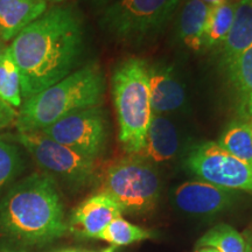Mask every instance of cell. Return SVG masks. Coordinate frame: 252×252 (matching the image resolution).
<instances>
[{
  "mask_svg": "<svg viewBox=\"0 0 252 252\" xmlns=\"http://www.w3.org/2000/svg\"><path fill=\"white\" fill-rule=\"evenodd\" d=\"M68 229L58 186L46 173L17 182L0 202V235L19 247H41Z\"/></svg>",
  "mask_w": 252,
  "mask_h": 252,
  "instance_id": "7a4b0ae2",
  "label": "cell"
},
{
  "mask_svg": "<svg viewBox=\"0 0 252 252\" xmlns=\"http://www.w3.org/2000/svg\"><path fill=\"white\" fill-rule=\"evenodd\" d=\"M6 48H7V46L5 45L4 41H2L1 39H0V59H1V56L4 55V53H5Z\"/></svg>",
  "mask_w": 252,
  "mask_h": 252,
  "instance_id": "83f0119b",
  "label": "cell"
},
{
  "mask_svg": "<svg viewBox=\"0 0 252 252\" xmlns=\"http://www.w3.org/2000/svg\"><path fill=\"white\" fill-rule=\"evenodd\" d=\"M237 200L236 190L209 182L188 181L174 191V202L182 212L193 215H212L231 207Z\"/></svg>",
  "mask_w": 252,
  "mask_h": 252,
  "instance_id": "30bf717a",
  "label": "cell"
},
{
  "mask_svg": "<svg viewBox=\"0 0 252 252\" xmlns=\"http://www.w3.org/2000/svg\"><path fill=\"white\" fill-rule=\"evenodd\" d=\"M102 252H113V248H108L105 250H103Z\"/></svg>",
  "mask_w": 252,
  "mask_h": 252,
  "instance_id": "1f68e13d",
  "label": "cell"
},
{
  "mask_svg": "<svg viewBox=\"0 0 252 252\" xmlns=\"http://www.w3.org/2000/svg\"><path fill=\"white\" fill-rule=\"evenodd\" d=\"M47 2H53V4H59V2L63 1V0H46Z\"/></svg>",
  "mask_w": 252,
  "mask_h": 252,
  "instance_id": "f546056e",
  "label": "cell"
},
{
  "mask_svg": "<svg viewBox=\"0 0 252 252\" xmlns=\"http://www.w3.org/2000/svg\"><path fill=\"white\" fill-rule=\"evenodd\" d=\"M46 0H0V39L15 36L48 9Z\"/></svg>",
  "mask_w": 252,
  "mask_h": 252,
  "instance_id": "5bb4252c",
  "label": "cell"
},
{
  "mask_svg": "<svg viewBox=\"0 0 252 252\" xmlns=\"http://www.w3.org/2000/svg\"><path fill=\"white\" fill-rule=\"evenodd\" d=\"M89 1L96 7H106V6L112 4L115 0H89Z\"/></svg>",
  "mask_w": 252,
  "mask_h": 252,
  "instance_id": "d4e9b609",
  "label": "cell"
},
{
  "mask_svg": "<svg viewBox=\"0 0 252 252\" xmlns=\"http://www.w3.org/2000/svg\"><path fill=\"white\" fill-rule=\"evenodd\" d=\"M180 146V133L173 121L163 115L152 113L144 147L135 156L150 162H165L178 154Z\"/></svg>",
  "mask_w": 252,
  "mask_h": 252,
  "instance_id": "4fadbf2b",
  "label": "cell"
},
{
  "mask_svg": "<svg viewBox=\"0 0 252 252\" xmlns=\"http://www.w3.org/2000/svg\"><path fill=\"white\" fill-rule=\"evenodd\" d=\"M59 252H81V251L72 250V249H67V250H62V251H59Z\"/></svg>",
  "mask_w": 252,
  "mask_h": 252,
  "instance_id": "4dcf8cb0",
  "label": "cell"
},
{
  "mask_svg": "<svg viewBox=\"0 0 252 252\" xmlns=\"http://www.w3.org/2000/svg\"><path fill=\"white\" fill-rule=\"evenodd\" d=\"M197 247H212L220 252H245L247 239L231 225L219 224L198 239Z\"/></svg>",
  "mask_w": 252,
  "mask_h": 252,
  "instance_id": "44dd1931",
  "label": "cell"
},
{
  "mask_svg": "<svg viewBox=\"0 0 252 252\" xmlns=\"http://www.w3.org/2000/svg\"><path fill=\"white\" fill-rule=\"evenodd\" d=\"M160 187L152 162L127 154L106 167L100 193L113 198L123 212L144 213L156 206Z\"/></svg>",
  "mask_w": 252,
  "mask_h": 252,
  "instance_id": "8992f818",
  "label": "cell"
},
{
  "mask_svg": "<svg viewBox=\"0 0 252 252\" xmlns=\"http://www.w3.org/2000/svg\"><path fill=\"white\" fill-rule=\"evenodd\" d=\"M0 99L17 109H20L24 102L20 72L9 47L0 59Z\"/></svg>",
  "mask_w": 252,
  "mask_h": 252,
  "instance_id": "ffe728a7",
  "label": "cell"
},
{
  "mask_svg": "<svg viewBox=\"0 0 252 252\" xmlns=\"http://www.w3.org/2000/svg\"><path fill=\"white\" fill-rule=\"evenodd\" d=\"M104 91L102 69L97 63H89L24 100L14 126L18 132L42 131L70 113L98 106Z\"/></svg>",
  "mask_w": 252,
  "mask_h": 252,
  "instance_id": "3957f363",
  "label": "cell"
},
{
  "mask_svg": "<svg viewBox=\"0 0 252 252\" xmlns=\"http://www.w3.org/2000/svg\"><path fill=\"white\" fill-rule=\"evenodd\" d=\"M226 152L252 166V132L250 123L235 122L226 128L219 141Z\"/></svg>",
  "mask_w": 252,
  "mask_h": 252,
  "instance_id": "d6986e66",
  "label": "cell"
},
{
  "mask_svg": "<svg viewBox=\"0 0 252 252\" xmlns=\"http://www.w3.org/2000/svg\"><path fill=\"white\" fill-rule=\"evenodd\" d=\"M151 237V232L140 226H137L132 223L117 217L112 220L110 224L98 235L99 239L108 242L115 247H123V245H130L137 242H141L144 239Z\"/></svg>",
  "mask_w": 252,
  "mask_h": 252,
  "instance_id": "7402d4cb",
  "label": "cell"
},
{
  "mask_svg": "<svg viewBox=\"0 0 252 252\" xmlns=\"http://www.w3.org/2000/svg\"><path fill=\"white\" fill-rule=\"evenodd\" d=\"M201 1L209 6V7H213V6L223 4V2L226 1V0H201Z\"/></svg>",
  "mask_w": 252,
  "mask_h": 252,
  "instance_id": "484cf974",
  "label": "cell"
},
{
  "mask_svg": "<svg viewBox=\"0 0 252 252\" xmlns=\"http://www.w3.org/2000/svg\"><path fill=\"white\" fill-rule=\"evenodd\" d=\"M250 126H251V132H252V119H251V122H250Z\"/></svg>",
  "mask_w": 252,
  "mask_h": 252,
  "instance_id": "d6a6232c",
  "label": "cell"
},
{
  "mask_svg": "<svg viewBox=\"0 0 252 252\" xmlns=\"http://www.w3.org/2000/svg\"><path fill=\"white\" fill-rule=\"evenodd\" d=\"M40 132L75 152L96 160L108 140L109 122L104 110L91 106L70 113Z\"/></svg>",
  "mask_w": 252,
  "mask_h": 252,
  "instance_id": "9c48e42d",
  "label": "cell"
},
{
  "mask_svg": "<svg viewBox=\"0 0 252 252\" xmlns=\"http://www.w3.org/2000/svg\"><path fill=\"white\" fill-rule=\"evenodd\" d=\"M245 239H247V250H245V252H252V237Z\"/></svg>",
  "mask_w": 252,
  "mask_h": 252,
  "instance_id": "f1b7e54d",
  "label": "cell"
},
{
  "mask_svg": "<svg viewBox=\"0 0 252 252\" xmlns=\"http://www.w3.org/2000/svg\"><path fill=\"white\" fill-rule=\"evenodd\" d=\"M122 208L109 195L94 194L84 200L70 217L69 228L84 237L97 238L113 220L122 216Z\"/></svg>",
  "mask_w": 252,
  "mask_h": 252,
  "instance_id": "8fae6325",
  "label": "cell"
},
{
  "mask_svg": "<svg viewBox=\"0 0 252 252\" xmlns=\"http://www.w3.org/2000/svg\"><path fill=\"white\" fill-rule=\"evenodd\" d=\"M24 169V160L14 144L0 138V190L11 184Z\"/></svg>",
  "mask_w": 252,
  "mask_h": 252,
  "instance_id": "603a6c76",
  "label": "cell"
},
{
  "mask_svg": "<svg viewBox=\"0 0 252 252\" xmlns=\"http://www.w3.org/2000/svg\"><path fill=\"white\" fill-rule=\"evenodd\" d=\"M185 165L200 180L231 190L252 193V166L231 156L215 141L194 146Z\"/></svg>",
  "mask_w": 252,
  "mask_h": 252,
  "instance_id": "ba28073f",
  "label": "cell"
},
{
  "mask_svg": "<svg viewBox=\"0 0 252 252\" xmlns=\"http://www.w3.org/2000/svg\"><path fill=\"white\" fill-rule=\"evenodd\" d=\"M180 0H115L104 9L100 26L126 45L138 46L169 23Z\"/></svg>",
  "mask_w": 252,
  "mask_h": 252,
  "instance_id": "5b68a950",
  "label": "cell"
},
{
  "mask_svg": "<svg viewBox=\"0 0 252 252\" xmlns=\"http://www.w3.org/2000/svg\"><path fill=\"white\" fill-rule=\"evenodd\" d=\"M17 108L12 106L11 104L0 99V131L7 128L8 126L15 125L18 118Z\"/></svg>",
  "mask_w": 252,
  "mask_h": 252,
  "instance_id": "cb8c5ba5",
  "label": "cell"
},
{
  "mask_svg": "<svg viewBox=\"0 0 252 252\" xmlns=\"http://www.w3.org/2000/svg\"><path fill=\"white\" fill-rule=\"evenodd\" d=\"M210 7L201 0H185L178 21V32L187 48L198 52L204 47V33Z\"/></svg>",
  "mask_w": 252,
  "mask_h": 252,
  "instance_id": "2e32d148",
  "label": "cell"
},
{
  "mask_svg": "<svg viewBox=\"0 0 252 252\" xmlns=\"http://www.w3.org/2000/svg\"><path fill=\"white\" fill-rule=\"evenodd\" d=\"M236 7L237 2L231 0L210 7L204 33V47L210 48L224 41L234 21Z\"/></svg>",
  "mask_w": 252,
  "mask_h": 252,
  "instance_id": "ac0fdd59",
  "label": "cell"
},
{
  "mask_svg": "<svg viewBox=\"0 0 252 252\" xmlns=\"http://www.w3.org/2000/svg\"><path fill=\"white\" fill-rule=\"evenodd\" d=\"M237 100V110L243 119H252V46L226 68Z\"/></svg>",
  "mask_w": 252,
  "mask_h": 252,
  "instance_id": "e0dca14e",
  "label": "cell"
},
{
  "mask_svg": "<svg viewBox=\"0 0 252 252\" xmlns=\"http://www.w3.org/2000/svg\"><path fill=\"white\" fill-rule=\"evenodd\" d=\"M197 252H220L217 249L215 248H212V247H204V248H201L200 250Z\"/></svg>",
  "mask_w": 252,
  "mask_h": 252,
  "instance_id": "4316f807",
  "label": "cell"
},
{
  "mask_svg": "<svg viewBox=\"0 0 252 252\" xmlns=\"http://www.w3.org/2000/svg\"><path fill=\"white\" fill-rule=\"evenodd\" d=\"M12 55L26 100L76 70L84 49L80 15L69 6H55L12 40Z\"/></svg>",
  "mask_w": 252,
  "mask_h": 252,
  "instance_id": "6da1fadb",
  "label": "cell"
},
{
  "mask_svg": "<svg viewBox=\"0 0 252 252\" xmlns=\"http://www.w3.org/2000/svg\"><path fill=\"white\" fill-rule=\"evenodd\" d=\"M149 87L151 108L156 115L180 111L187 102L184 83L169 65L157 63L149 67Z\"/></svg>",
  "mask_w": 252,
  "mask_h": 252,
  "instance_id": "7c38bea8",
  "label": "cell"
},
{
  "mask_svg": "<svg viewBox=\"0 0 252 252\" xmlns=\"http://www.w3.org/2000/svg\"><path fill=\"white\" fill-rule=\"evenodd\" d=\"M14 141L30 153L37 166L53 179L58 178L74 187H83L93 180L94 160L82 156L42 132H18ZM55 180V179H54Z\"/></svg>",
  "mask_w": 252,
  "mask_h": 252,
  "instance_id": "52a82bcc",
  "label": "cell"
},
{
  "mask_svg": "<svg viewBox=\"0 0 252 252\" xmlns=\"http://www.w3.org/2000/svg\"><path fill=\"white\" fill-rule=\"evenodd\" d=\"M231 1H236V0H231Z\"/></svg>",
  "mask_w": 252,
  "mask_h": 252,
  "instance_id": "836d02e7",
  "label": "cell"
},
{
  "mask_svg": "<svg viewBox=\"0 0 252 252\" xmlns=\"http://www.w3.org/2000/svg\"><path fill=\"white\" fill-rule=\"evenodd\" d=\"M222 43V64L225 68L252 46V0L237 2L231 28Z\"/></svg>",
  "mask_w": 252,
  "mask_h": 252,
  "instance_id": "9a60e30c",
  "label": "cell"
},
{
  "mask_svg": "<svg viewBox=\"0 0 252 252\" xmlns=\"http://www.w3.org/2000/svg\"><path fill=\"white\" fill-rule=\"evenodd\" d=\"M111 88L119 143L126 153L135 156L144 147L153 113L147 63L137 58L124 60L113 70Z\"/></svg>",
  "mask_w": 252,
  "mask_h": 252,
  "instance_id": "277c9868",
  "label": "cell"
}]
</instances>
